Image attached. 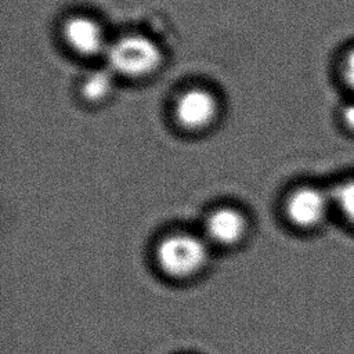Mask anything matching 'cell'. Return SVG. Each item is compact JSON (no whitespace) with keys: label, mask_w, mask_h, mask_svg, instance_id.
I'll return each instance as SVG.
<instances>
[{"label":"cell","mask_w":354,"mask_h":354,"mask_svg":"<svg viewBox=\"0 0 354 354\" xmlns=\"http://www.w3.org/2000/svg\"><path fill=\"white\" fill-rule=\"evenodd\" d=\"M108 69L126 79H145L163 64V51L151 37L124 35L109 43L105 53Z\"/></svg>","instance_id":"cell-1"},{"label":"cell","mask_w":354,"mask_h":354,"mask_svg":"<svg viewBox=\"0 0 354 354\" xmlns=\"http://www.w3.org/2000/svg\"><path fill=\"white\" fill-rule=\"evenodd\" d=\"M342 76L347 87L354 93V47L347 50L342 62Z\"/></svg>","instance_id":"cell-9"},{"label":"cell","mask_w":354,"mask_h":354,"mask_svg":"<svg viewBox=\"0 0 354 354\" xmlns=\"http://www.w3.org/2000/svg\"><path fill=\"white\" fill-rule=\"evenodd\" d=\"M66 46L82 57H95L106 53L109 41L101 24L87 15L69 17L62 25Z\"/></svg>","instance_id":"cell-5"},{"label":"cell","mask_w":354,"mask_h":354,"mask_svg":"<svg viewBox=\"0 0 354 354\" xmlns=\"http://www.w3.org/2000/svg\"><path fill=\"white\" fill-rule=\"evenodd\" d=\"M330 196L342 216L354 225V178L339 183L330 192Z\"/></svg>","instance_id":"cell-8"},{"label":"cell","mask_w":354,"mask_h":354,"mask_svg":"<svg viewBox=\"0 0 354 354\" xmlns=\"http://www.w3.org/2000/svg\"><path fill=\"white\" fill-rule=\"evenodd\" d=\"M115 88L113 73L109 69L90 72L80 83V94L88 102L105 101Z\"/></svg>","instance_id":"cell-7"},{"label":"cell","mask_w":354,"mask_h":354,"mask_svg":"<svg viewBox=\"0 0 354 354\" xmlns=\"http://www.w3.org/2000/svg\"><path fill=\"white\" fill-rule=\"evenodd\" d=\"M342 119L344 126L354 133V101L348 102L344 105L343 111H342Z\"/></svg>","instance_id":"cell-10"},{"label":"cell","mask_w":354,"mask_h":354,"mask_svg":"<svg viewBox=\"0 0 354 354\" xmlns=\"http://www.w3.org/2000/svg\"><path fill=\"white\" fill-rule=\"evenodd\" d=\"M248 218L235 207H218L206 218L205 228L207 236L224 246L236 245L248 232Z\"/></svg>","instance_id":"cell-6"},{"label":"cell","mask_w":354,"mask_h":354,"mask_svg":"<svg viewBox=\"0 0 354 354\" xmlns=\"http://www.w3.org/2000/svg\"><path fill=\"white\" fill-rule=\"evenodd\" d=\"M218 112L217 97L203 87H191L183 91L174 104L176 122L188 131H201L210 127Z\"/></svg>","instance_id":"cell-4"},{"label":"cell","mask_w":354,"mask_h":354,"mask_svg":"<svg viewBox=\"0 0 354 354\" xmlns=\"http://www.w3.org/2000/svg\"><path fill=\"white\" fill-rule=\"evenodd\" d=\"M209 249L206 242L192 234L177 232L163 238L156 248V261L169 277L188 278L206 264Z\"/></svg>","instance_id":"cell-2"},{"label":"cell","mask_w":354,"mask_h":354,"mask_svg":"<svg viewBox=\"0 0 354 354\" xmlns=\"http://www.w3.org/2000/svg\"><path fill=\"white\" fill-rule=\"evenodd\" d=\"M330 203L333 202L329 192L318 187L303 185L289 194L285 202V213L295 227L313 230L325 221Z\"/></svg>","instance_id":"cell-3"}]
</instances>
